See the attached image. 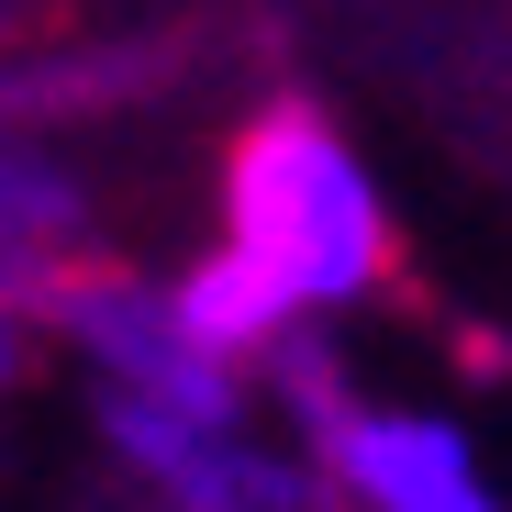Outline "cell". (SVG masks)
Here are the masks:
<instances>
[{"mask_svg":"<svg viewBox=\"0 0 512 512\" xmlns=\"http://www.w3.org/2000/svg\"><path fill=\"white\" fill-rule=\"evenodd\" d=\"M223 234L268 256L301 312H357L390 279V201L312 101L245 112L223 145Z\"/></svg>","mask_w":512,"mask_h":512,"instance_id":"cell-1","label":"cell"},{"mask_svg":"<svg viewBox=\"0 0 512 512\" xmlns=\"http://www.w3.org/2000/svg\"><path fill=\"white\" fill-rule=\"evenodd\" d=\"M256 379L301 412V435H312V468H323L334 512H512L501 479L479 468V446L457 435V423H446V412L368 401L346 368H334L323 323H301Z\"/></svg>","mask_w":512,"mask_h":512,"instance_id":"cell-2","label":"cell"},{"mask_svg":"<svg viewBox=\"0 0 512 512\" xmlns=\"http://www.w3.org/2000/svg\"><path fill=\"white\" fill-rule=\"evenodd\" d=\"M167 290H179V312H190V334H201L212 357H234L245 379L268 368V357L290 346V334H301V323H323V312H301V301H290V279L268 268V256H245L234 234H223L212 256H190V268L167 279Z\"/></svg>","mask_w":512,"mask_h":512,"instance_id":"cell-3","label":"cell"},{"mask_svg":"<svg viewBox=\"0 0 512 512\" xmlns=\"http://www.w3.org/2000/svg\"><path fill=\"white\" fill-rule=\"evenodd\" d=\"M78 256V190L45 145H23L12 101H0V301H34L56 290V268Z\"/></svg>","mask_w":512,"mask_h":512,"instance_id":"cell-4","label":"cell"}]
</instances>
